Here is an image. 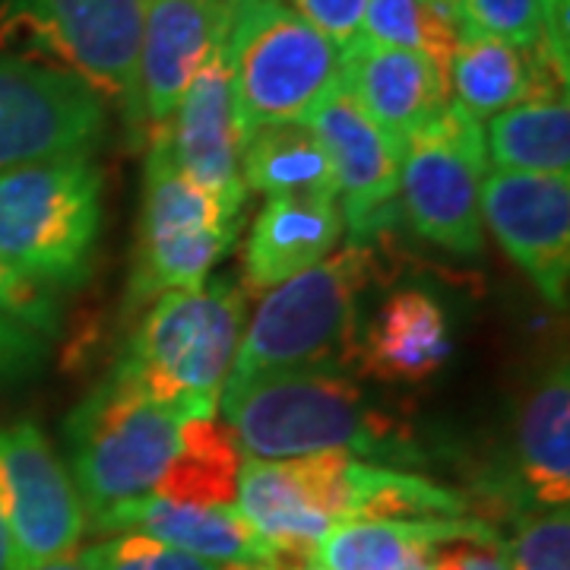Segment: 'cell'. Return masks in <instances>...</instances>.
<instances>
[{"label":"cell","mask_w":570,"mask_h":570,"mask_svg":"<svg viewBox=\"0 0 570 570\" xmlns=\"http://www.w3.org/2000/svg\"><path fill=\"white\" fill-rule=\"evenodd\" d=\"M238 223L209 190L187 181L163 142L149 137L137 250L124 307L140 311L165 292L200 288L228 254Z\"/></svg>","instance_id":"ba28073f"},{"label":"cell","mask_w":570,"mask_h":570,"mask_svg":"<svg viewBox=\"0 0 570 570\" xmlns=\"http://www.w3.org/2000/svg\"><path fill=\"white\" fill-rule=\"evenodd\" d=\"M92 570H219L209 561H200L187 551L163 546L140 532H124L118 539L96 542L82 549Z\"/></svg>","instance_id":"f546056e"},{"label":"cell","mask_w":570,"mask_h":570,"mask_svg":"<svg viewBox=\"0 0 570 570\" xmlns=\"http://www.w3.org/2000/svg\"><path fill=\"white\" fill-rule=\"evenodd\" d=\"M45 358V340L0 314V384L32 374Z\"/></svg>","instance_id":"d6a6232c"},{"label":"cell","mask_w":570,"mask_h":570,"mask_svg":"<svg viewBox=\"0 0 570 570\" xmlns=\"http://www.w3.org/2000/svg\"><path fill=\"white\" fill-rule=\"evenodd\" d=\"M288 10H295L302 20L321 29L326 39L346 48L362 32L367 0H279Z\"/></svg>","instance_id":"1f68e13d"},{"label":"cell","mask_w":570,"mask_h":570,"mask_svg":"<svg viewBox=\"0 0 570 570\" xmlns=\"http://www.w3.org/2000/svg\"><path fill=\"white\" fill-rule=\"evenodd\" d=\"M0 314L29 326L41 340L61 333V302L58 292L36 283L22 269L0 257Z\"/></svg>","instance_id":"4dcf8cb0"},{"label":"cell","mask_w":570,"mask_h":570,"mask_svg":"<svg viewBox=\"0 0 570 570\" xmlns=\"http://www.w3.org/2000/svg\"><path fill=\"white\" fill-rule=\"evenodd\" d=\"M0 570H17V564H13V535H10V513H7L3 472H0Z\"/></svg>","instance_id":"e575fe53"},{"label":"cell","mask_w":570,"mask_h":570,"mask_svg":"<svg viewBox=\"0 0 570 570\" xmlns=\"http://www.w3.org/2000/svg\"><path fill=\"white\" fill-rule=\"evenodd\" d=\"M568 89V67L539 48H520L489 36L460 32L456 51L448 63L450 105L472 121L485 124L504 108Z\"/></svg>","instance_id":"ffe728a7"},{"label":"cell","mask_w":570,"mask_h":570,"mask_svg":"<svg viewBox=\"0 0 570 570\" xmlns=\"http://www.w3.org/2000/svg\"><path fill=\"white\" fill-rule=\"evenodd\" d=\"M235 0H146L134 102V130H153L175 111L184 89L225 39Z\"/></svg>","instance_id":"9a60e30c"},{"label":"cell","mask_w":570,"mask_h":570,"mask_svg":"<svg viewBox=\"0 0 570 570\" xmlns=\"http://www.w3.org/2000/svg\"><path fill=\"white\" fill-rule=\"evenodd\" d=\"M431 570H510L501 546H482V542H453L434 551Z\"/></svg>","instance_id":"836d02e7"},{"label":"cell","mask_w":570,"mask_h":570,"mask_svg":"<svg viewBox=\"0 0 570 570\" xmlns=\"http://www.w3.org/2000/svg\"><path fill=\"white\" fill-rule=\"evenodd\" d=\"M343 86L400 149L450 108L448 73L438 63L362 36L343 48Z\"/></svg>","instance_id":"ac0fdd59"},{"label":"cell","mask_w":570,"mask_h":570,"mask_svg":"<svg viewBox=\"0 0 570 570\" xmlns=\"http://www.w3.org/2000/svg\"><path fill=\"white\" fill-rule=\"evenodd\" d=\"M242 450L232 428L216 415L184 419L181 450L156 489V498L181 504H235L238 498Z\"/></svg>","instance_id":"484cf974"},{"label":"cell","mask_w":570,"mask_h":570,"mask_svg":"<svg viewBox=\"0 0 570 570\" xmlns=\"http://www.w3.org/2000/svg\"><path fill=\"white\" fill-rule=\"evenodd\" d=\"M453 355L448 311L425 288H400L358 333L348 365L371 381L412 384L448 365Z\"/></svg>","instance_id":"d6986e66"},{"label":"cell","mask_w":570,"mask_h":570,"mask_svg":"<svg viewBox=\"0 0 570 570\" xmlns=\"http://www.w3.org/2000/svg\"><path fill=\"white\" fill-rule=\"evenodd\" d=\"M92 532H140L209 564H250L266 561L273 554V549L247 523L238 504L209 508L149 494L111 510Z\"/></svg>","instance_id":"7402d4cb"},{"label":"cell","mask_w":570,"mask_h":570,"mask_svg":"<svg viewBox=\"0 0 570 570\" xmlns=\"http://www.w3.org/2000/svg\"><path fill=\"white\" fill-rule=\"evenodd\" d=\"M377 279L381 261L374 245L348 242L317 266L269 288L245 326L225 387L279 371L348 365L362 298Z\"/></svg>","instance_id":"3957f363"},{"label":"cell","mask_w":570,"mask_h":570,"mask_svg":"<svg viewBox=\"0 0 570 570\" xmlns=\"http://www.w3.org/2000/svg\"><path fill=\"white\" fill-rule=\"evenodd\" d=\"M489 171L482 124L456 105L415 130L400 149V204L419 238L456 257L485 247L482 181Z\"/></svg>","instance_id":"9c48e42d"},{"label":"cell","mask_w":570,"mask_h":570,"mask_svg":"<svg viewBox=\"0 0 570 570\" xmlns=\"http://www.w3.org/2000/svg\"><path fill=\"white\" fill-rule=\"evenodd\" d=\"M235 504L269 549L314 558L317 542L336 527L330 504V453L245 460Z\"/></svg>","instance_id":"e0dca14e"},{"label":"cell","mask_w":570,"mask_h":570,"mask_svg":"<svg viewBox=\"0 0 570 570\" xmlns=\"http://www.w3.org/2000/svg\"><path fill=\"white\" fill-rule=\"evenodd\" d=\"M0 472L17 570L41 568L73 554L89 532L86 508L70 469L32 419H20L0 431Z\"/></svg>","instance_id":"8fae6325"},{"label":"cell","mask_w":570,"mask_h":570,"mask_svg":"<svg viewBox=\"0 0 570 570\" xmlns=\"http://www.w3.org/2000/svg\"><path fill=\"white\" fill-rule=\"evenodd\" d=\"M336 194L266 197L245 245V288L269 292L326 261L343 238Z\"/></svg>","instance_id":"44dd1931"},{"label":"cell","mask_w":570,"mask_h":570,"mask_svg":"<svg viewBox=\"0 0 570 570\" xmlns=\"http://www.w3.org/2000/svg\"><path fill=\"white\" fill-rule=\"evenodd\" d=\"M102 194L96 156L0 171V257L55 292L80 288L96 264Z\"/></svg>","instance_id":"277c9868"},{"label":"cell","mask_w":570,"mask_h":570,"mask_svg":"<svg viewBox=\"0 0 570 570\" xmlns=\"http://www.w3.org/2000/svg\"><path fill=\"white\" fill-rule=\"evenodd\" d=\"M32 570H92V564L86 561L82 551H73V554H63L58 561H48V564H41V568Z\"/></svg>","instance_id":"8d00e7d4"},{"label":"cell","mask_w":570,"mask_h":570,"mask_svg":"<svg viewBox=\"0 0 570 570\" xmlns=\"http://www.w3.org/2000/svg\"><path fill=\"white\" fill-rule=\"evenodd\" d=\"M105 102L77 77L0 55V171L63 156H96Z\"/></svg>","instance_id":"30bf717a"},{"label":"cell","mask_w":570,"mask_h":570,"mask_svg":"<svg viewBox=\"0 0 570 570\" xmlns=\"http://www.w3.org/2000/svg\"><path fill=\"white\" fill-rule=\"evenodd\" d=\"M146 0H0V55L82 80L130 111Z\"/></svg>","instance_id":"52a82bcc"},{"label":"cell","mask_w":570,"mask_h":570,"mask_svg":"<svg viewBox=\"0 0 570 570\" xmlns=\"http://www.w3.org/2000/svg\"><path fill=\"white\" fill-rule=\"evenodd\" d=\"M358 36L387 48L415 51L448 73L460 41V20L453 7L428 0H367Z\"/></svg>","instance_id":"4316f807"},{"label":"cell","mask_w":570,"mask_h":570,"mask_svg":"<svg viewBox=\"0 0 570 570\" xmlns=\"http://www.w3.org/2000/svg\"><path fill=\"white\" fill-rule=\"evenodd\" d=\"M269 570H326L317 558H305V554H285V551H273L269 554Z\"/></svg>","instance_id":"d590c367"},{"label":"cell","mask_w":570,"mask_h":570,"mask_svg":"<svg viewBox=\"0 0 570 570\" xmlns=\"http://www.w3.org/2000/svg\"><path fill=\"white\" fill-rule=\"evenodd\" d=\"M485 159L498 171H532L570 178L568 89L546 92L489 118Z\"/></svg>","instance_id":"cb8c5ba5"},{"label":"cell","mask_w":570,"mask_h":570,"mask_svg":"<svg viewBox=\"0 0 570 570\" xmlns=\"http://www.w3.org/2000/svg\"><path fill=\"white\" fill-rule=\"evenodd\" d=\"M460 32L489 36L520 48L546 41V0H456Z\"/></svg>","instance_id":"f1b7e54d"},{"label":"cell","mask_w":570,"mask_h":570,"mask_svg":"<svg viewBox=\"0 0 570 570\" xmlns=\"http://www.w3.org/2000/svg\"><path fill=\"white\" fill-rule=\"evenodd\" d=\"M247 326V295L228 279L159 295L118 371L153 403L181 419L216 415Z\"/></svg>","instance_id":"7a4b0ae2"},{"label":"cell","mask_w":570,"mask_h":570,"mask_svg":"<svg viewBox=\"0 0 570 570\" xmlns=\"http://www.w3.org/2000/svg\"><path fill=\"white\" fill-rule=\"evenodd\" d=\"M489 501L513 513L568 508L570 501V374L568 358H554L517 409L508 472L482 482Z\"/></svg>","instance_id":"2e32d148"},{"label":"cell","mask_w":570,"mask_h":570,"mask_svg":"<svg viewBox=\"0 0 570 570\" xmlns=\"http://www.w3.org/2000/svg\"><path fill=\"white\" fill-rule=\"evenodd\" d=\"M428 3H441V7H453L456 10V0H428Z\"/></svg>","instance_id":"74e56055"},{"label":"cell","mask_w":570,"mask_h":570,"mask_svg":"<svg viewBox=\"0 0 570 570\" xmlns=\"http://www.w3.org/2000/svg\"><path fill=\"white\" fill-rule=\"evenodd\" d=\"M219 412L247 460L346 453L396 466L425 463L412 428L336 367L279 371L225 387Z\"/></svg>","instance_id":"6da1fadb"},{"label":"cell","mask_w":570,"mask_h":570,"mask_svg":"<svg viewBox=\"0 0 570 570\" xmlns=\"http://www.w3.org/2000/svg\"><path fill=\"white\" fill-rule=\"evenodd\" d=\"M504 561L510 570H570L568 508L520 513L504 546Z\"/></svg>","instance_id":"83f0119b"},{"label":"cell","mask_w":570,"mask_h":570,"mask_svg":"<svg viewBox=\"0 0 570 570\" xmlns=\"http://www.w3.org/2000/svg\"><path fill=\"white\" fill-rule=\"evenodd\" d=\"M223 48L242 140L266 124L307 121L343 80V48L279 0H235Z\"/></svg>","instance_id":"8992f818"},{"label":"cell","mask_w":570,"mask_h":570,"mask_svg":"<svg viewBox=\"0 0 570 570\" xmlns=\"http://www.w3.org/2000/svg\"><path fill=\"white\" fill-rule=\"evenodd\" d=\"M307 124L324 146L343 225L352 242L371 245L400 190V146L367 118L343 80L311 111Z\"/></svg>","instance_id":"5bb4252c"},{"label":"cell","mask_w":570,"mask_h":570,"mask_svg":"<svg viewBox=\"0 0 570 570\" xmlns=\"http://www.w3.org/2000/svg\"><path fill=\"white\" fill-rule=\"evenodd\" d=\"M242 175L247 190L264 197L336 194L330 163L307 121L266 124L242 140Z\"/></svg>","instance_id":"d4e9b609"},{"label":"cell","mask_w":570,"mask_h":570,"mask_svg":"<svg viewBox=\"0 0 570 570\" xmlns=\"http://www.w3.org/2000/svg\"><path fill=\"white\" fill-rule=\"evenodd\" d=\"M453 542L501 546L489 523L460 520H362L340 523L317 542L314 558L326 570H403L431 561L434 551Z\"/></svg>","instance_id":"603a6c76"},{"label":"cell","mask_w":570,"mask_h":570,"mask_svg":"<svg viewBox=\"0 0 570 570\" xmlns=\"http://www.w3.org/2000/svg\"><path fill=\"white\" fill-rule=\"evenodd\" d=\"M184 419L153 403L115 367L63 422L70 479L96 530L111 510L156 494L181 450Z\"/></svg>","instance_id":"5b68a950"},{"label":"cell","mask_w":570,"mask_h":570,"mask_svg":"<svg viewBox=\"0 0 570 570\" xmlns=\"http://www.w3.org/2000/svg\"><path fill=\"white\" fill-rule=\"evenodd\" d=\"M482 225L546 302L568 305L570 178L491 168L482 181Z\"/></svg>","instance_id":"7c38bea8"},{"label":"cell","mask_w":570,"mask_h":570,"mask_svg":"<svg viewBox=\"0 0 570 570\" xmlns=\"http://www.w3.org/2000/svg\"><path fill=\"white\" fill-rule=\"evenodd\" d=\"M223 41L184 89L175 111L146 137L163 142L168 159L187 181L209 190L228 209V216L242 219L247 200L242 175V134L235 118V96Z\"/></svg>","instance_id":"4fadbf2b"}]
</instances>
